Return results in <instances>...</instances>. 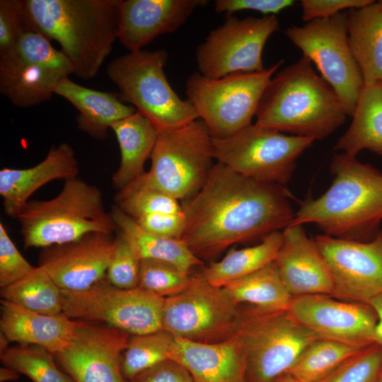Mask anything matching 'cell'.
<instances>
[{
  "mask_svg": "<svg viewBox=\"0 0 382 382\" xmlns=\"http://www.w3.org/2000/svg\"><path fill=\"white\" fill-rule=\"evenodd\" d=\"M290 197L283 185L245 177L216 162L199 191L180 202L185 218L180 239L201 260L233 244L262 239L291 224Z\"/></svg>",
  "mask_w": 382,
  "mask_h": 382,
  "instance_id": "1",
  "label": "cell"
},
{
  "mask_svg": "<svg viewBox=\"0 0 382 382\" xmlns=\"http://www.w3.org/2000/svg\"><path fill=\"white\" fill-rule=\"evenodd\" d=\"M32 30L57 41L82 79L96 76L117 38L120 0H23Z\"/></svg>",
  "mask_w": 382,
  "mask_h": 382,
  "instance_id": "2",
  "label": "cell"
},
{
  "mask_svg": "<svg viewBox=\"0 0 382 382\" xmlns=\"http://www.w3.org/2000/svg\"><path fill=\"white\" fill-rule=\"evenodd\" d=\"M330 168V187L301 202L290 224L313 223L338 238H370L382 220V173L344 153L334 155Z\"/></svg>",
  "mask_w": 382,
  "mask_h": 382,
  "instance_id": "3",
  "label": "cell"
},
{
  "mask_svg": "<svg viewBox=\"0 0 382 382\" xmlns=\"http://www.w3.org/2000/svg\"><path fill=\"white\" fill-rule=\"evenodd\" d=\"M347 114L331 86L302 57L272 76L256 112V124L291 135L323 139Z\"/></svg>",
  "mask_w": 382,
  "mask_h": 382,
  "instance_id": "4",
  "label": "cell"
},
{
  "mask_svg": "<svg viewBox=\"0 0 382 382\" xmlns=\"http://www.w3.org/2000/svg\"><path fill=\"white\" fill-rule=\"evenodd\" d=\"M16 219L25 249L62 245L91 233L112 234L117 230L100 190L78 177L65 180L52 199L28 201Z\"/></svg>",
  "mask_w": 382,
  "mask_h": 382,
  "instance_id": "5",
  "label": "cell"
},
{
  "mask_svg": "<svg viewBox=\"0 0 382 382\" xmlns=\"http://www.w3.org/2000/svg\"><path fill=\"white\" fill-rule=\"evenodd\" d=\"M168 53L164 50L129 52L107 66V74L119 89L124 103L132 105L158 129H170L197 120L190 102L180 98L164 71Z\"/></svg>",
  "mask_w": 382,
  "mask_h": 382,
  "instance_id": "6",
  "label": "cell"
},
{
  "mask_svg": "<svg viewBox=\"0 0 382 382\" xmlns=\"http://www.w3.org/2000/svg\"><path fill=\"white\" fill-rule=\"evenodd\" d=\"M150 158L149 170L134 180L185 201L199 191L214 165L212 137L197 120L159 130Z\"/></svg>",
  "mask_w": 382,
  "mask_h": 382,
  "instance_id": "7",
  "label": "cell"
},
{
  "mask_svg": "<svg viewBox=\"0 0 382 382\" xmlns=\"http://www.w3.org/2000/svg\"><path fill=\"white\" fill-rule=\"evenodd\" d=\"M246 362L247 382H274L288 374L303 351L320 337L286 311L242 309L238 332Z\"/></svg>",
  "mask_w": 382,
  "mask_h": 382,
  "instance_id": "8",
  "label": "cell"
},
{
  "mask_svg": "<svg viewBox=\"0 0 382 382\" xmlns=\"http://www.w3.org/2000/svg\"><path fill=\"white\" fill-rule=\"evenodd\" d=\"M260 71L211 79L195 72L186 82L187 100L212 138L230 137L252 124L268 83L283 63Z\"/></svg>",
  "mask_w": 382,
  "mask_h": 382,
  "instance_id": "9",
  "label": "cell"
},
{
  "mask_svg": "<svg viewBox=\"0 0 382 382\" xmlns=\"http://www.w3.org/2000/svg\"><path fill=\"white\" fill-rule=\"evenodd\" d=\"M212 140L217 162L245 177L280 185L290 180L296 160L314 141L256 123L230 137Z\"/></svg>",
  "mask_w": 382,
  "mask_h": 382,
  "instance_id": "10",
  "label": "cell"
},
{
  "mask_svg": "<svg viewBox=\"0 0 382 382\" xmlns=\"http://www.w3.org/2000/svg\"><path fill=\"white\" fill-rule=\"evenodd\" d=\"M347 23V12H341L302 25H291L284 33L301 50L303 57L315 64L347 115L352 117L364 81L349 45Z\"/></svg>",
  "mask_w": 382,
  "mask_h": 382,
  "instance_id": "11",
  "label": "cell"
},
{
  "mask_svg": "<svg viewBox=\"0 0 382 382\" xmlns=\"http://www.w3.org/2000/svg\"><path fill=\"white\" fill-rule=\"evenodd\" d=\"M62 312L76 320L110 325L130 335L162 330L165 298L140 286L121 289L105 277L81 291L61 289Z\"/></svg>",
  "mask_w": 382,
  "mask_h": 382,
  "instance_id": "12",
  "label": "cell"
},
{
  "mask_svg": "<svg viewBox=\"0 0 382 382\" xmlns=\"http://www.w3.org/2000/svg\"><path fill=\"white\" fill-rule=\"evenodd\" d=\"M242 308L224 287L214 286L199 274L192 276L182 292L165 298L162 328L175 337L216 343L235 336Z\"/></svg>",
  "mask_w": 382,
  "mask_h": 382,
  "instance_id": "13",
  "label": "cell"
},
{
  "mask_svg": "<svg viewBox=\"0 0 382 382\" xmlns=\"http://www.w3.org/2000/svg\"><path fill=\"white\" fill-rule=\"evenodd\" d=\"M276 16L238 18L226 16L196 50L199 72L219 79L235 73L264 70L262 51L268 38L279 29Z\"/></svg>",
  "mask_w": 382,
  "mask_h": 382,
  "instance_id": "14",
  "label": "cell"
},
{
  "mask_svg": "<svg viewBox=\"0 0 382 382\" xmlns=\"http://www.w3.org/2000/svg\"><path fill=\"white\" fill-rule=\"evenodd\" d=\"M314 241L332 276V296L369 304L382 293V231L367 242L325 234Z\"/></svg>",
  "mask_w": 382,
  "mask_h": 382,
  "instance_id": "15",
  "label": "cell"
},
{
  "mask_svg": "<svg viewBox=\"0 0 382 382\" xmlns=\"http://www.w3.org/2000/svg\"><path fill=\"white\" fill-rule=\"evenodd\" d=\"M288 311L322 339L358 349L376 343L377 316L369 304L310 294L293 296Z\"/></svg>",
  "mask_w": 382,
  "mask_h": 382,
  "instance_id": "16",
  "label": "cell"
},
{
  "mask_svg": "<svg viewBox=\"0 0 382 382\" xmlns=\"http://www.w3.org/2000/svg\"><path fill=\"white\" fill-rule=\"evenodd\" d=\"M70 345L54 355L74 382H128L121 369L130 337L110 325L78 320Z\"/></svg>",
  "mask_w": 382,
  "mask_h": 382,
  "instance_id": "17",
  "label": "cell"
},
{
  "mask_svg": "<svg viewBox=\"0 0 382 382\" xmlns=\"http://www.w3.org/2000/svg\"><path fill=\"white\" fill-rule=\"evenodd\" d=\"M115 245V237L91 233L64 244L43 248L41 267L60 289H86L106 276Z\"/></svg>",
  "mask_w": 382,
  "mask_h": 382,
  "instance_id": "18",
  "label": "cell"
},
{
  "mask_svg": "<svg viewBox=\"0 0 382 382\" xmlns=\"http://www.w3.org/2000/svg\"><path fill=\"white\" fill-rule=\"evenodd\" d=\"M206 0H120L117 38L129 52L182 26Z\"/></svg>",
  "mask_w": 382,
  "mask_h": 382,
  "instance_id": "19",
  "label": "cell"
},
{
  "mask_svg": "<svg viewBox=\"0 0 382 382\" xmlns=\"http://www.w3.org/2000/svg\"><path fill=\"white\" fill-rule=\"evenodd\" d=\"M274 262L292 296H332L333 282L328 266L302 224H290L283 229L282 243Z\"/></svg>",
  "mask_w": 382,
  "mask_h": 382,
  "instance_id": "20",
  "label": "cell"
},
{
  "mask_svg": "<svg viewBox=\"0 0 382 382\" xmlns=\"http://www.w3.org/2000/svg\"><path fill=\"white\" fill-rule=\"evenodd\" d=\"M170 359L185 366L195 382H247L245 357L238 334L216 343L175 337Z\"/></svg>",
  "mask_w": 382,
  "mask_h": 382,
  "instance_id": "21",
  "label": "cell"
},
{
  "mask_svg": "<svg viewBox=\"0 0 382 382\" xmlns=\"http://www.w3.org/2000/svg\"><path fill=\"white\" fill-rule=\"evenodd\" d=\"M79 164L73 148L66 143L52 146L45 158L29 168L0 170V195L5 213L16 219L29 197L46 183L76 178Z\"/></svg>",
  "mask_w": 382,
  "mask_h": 382,
  "instance_id": "22",
  "label": "cell"
},
{
  "mask_svg": "<svg viewBox=\"0 0 382 382\" xmlns=\"http://www.w3.org/2000/svg\"><path fill=\"white\" fill-rule=\"evenodd\" d=\"M78 324L64 313L43 314L1 300V333L10 342L40 346L56 355L70 345Z\"/></svg>",
  "mask_w": 382,
  "mask_h": 382,
  "instance_id": "23",
  "label": "cell"
},
{
  "mask_svg": "<svg viewBox=\"0 0 382 382\" xmlns=\"http://www.w3.org/2000/svg\"><path fill=\"white\" fill-rule=\"evenodd\" d=\"M65 76L12 52L0 54V93L16 107L28 108L49 100L57 82Z\"/></svg>",
  "mask_w": 382,
  "mask_h": 382,
  "instance_id": "24",
  "label": "cell"
},
{
  "mask_svg": "<svg viewBox=\"0 0 382 382\" xmlns=\"http://www.w3.org/2000/svg\"><path fill=\"white\" fill-rule=\"evenodd\" d=\"M54 93L69 101L79 112L77 127L93 138L103 139L110 125L137 111L122 102L118 93L103 92L80 86L69 76L56 84Z\"/></svg>",
  "mask_w": 382,
  "mask_h": 382,
  "instance_id": "25",
  "label": "cell"
},
{
  "mask_svg": "<svg viewBox=\"0 0 382 382\" xmlns=\"http://www.w3.org/2000/svg\"><path fill=\"white\" fill-rule=\"evenodd\" d=\"M120 151V166L112 176L119 190L144 173V165L151 158L158 130L142 113L136 111L129 117L112 123Z\"/></svg>",
  "mask_w": 382,
  "mask_h": 382,
  "instance_id": "26",
  "label": "cell"
},
{
  "mask_svg": "<svg viewBox=\"0 0 382 382\" xmlns=\"http://www.w3.org/2000/svg\"><path fill=\"white\" fill-rule=\"evenodd\" d=\"M348 38L365 85L382 82V0L348 10Z\"/></svg>",
  "mask_w": 382,
  "mask_h": 382,
  "instance_id": "27",
  "label": "cell"
},
{
  "mask_svg": "<svg viewBox=\"0 0 382 382\" xmlns=\"http://www.w3.org/2000/svg\"><path fill=\"white\" fill-rule=\"evenodd\" d=\"M110 214L117 230L140 260L168 262L189 274L194 267L203 264L180 238L163 236L145 230L117 205L112 208Z\"/></svg>",
  "mask_w": 382,
  "mask_h": 382,
  "instance_id": "28",
  "label": "cell"
},
{
  "mask_svg": "<svg viewBox=\"0 0 382 382\" xmlns=\"http://www.w3.org/2000/svg\"><path fill=\"white\" fill-rule=\"evenodd\" d=\"M335 149L354 157L364 149L382 156V83L364 84L352 122Z\"/></svg>",
  "mask_w": 382,
  "mask_h": 382,
  "instance_id": "29",
  "label": "cell"
},
{
  "mask_svg": "<svg viewBox=\"0 0 382 382\" xmlns=\"http://www.w3.org/2000/svg\"><path fill=\"white\" fill-rule=\"evenodd\" d=\"M282 243V231L270 233L253 246L232 249L219 261L205 267L200 274L211 284L224 287L274 261Z\"/></svg>",
  "mask_w": 382,
  "mask_h": 382,
  "instance_id": "30",
  "label": "cell"
},
{
  "mask_svg": "<svg viewBox=\"0 0 382 382\" xmlns=\"http://www.w3.org/2000/svg\"><path fill=\"white\" fill-rule=\"evenodd\" d=\"M224 289L237 304L264 311H286L293 296L284 284L274 262L259 270L235 280Z\"/></svg>",
  "mask_w": 382,
  "mask_h": 382,
  "instance_id": "31",
  "label": "cell"
},
{
  "mask_svg": "<svg viewBox=\"0 0 382 382\" xmlns=\"http://www.w3.org/2000/svg\"><path fill=\"white\" fill-rule=\"evenodd\" d=\"M1 296L35 312L57 315L63 313L61 289L40 266L15 283L1 289Z\"/></svg>",
  "mask_w": 382,
  "mask_h": 382,
  "instance_id": "32",
  "label": "cell"
},
{
  "mask_svg": "<svg viewBox=\"0 0 382 382\" xmlns=\"http://www.w3.org/2000/svg\"><path fill=\"white\" fill-rule=\"evenodd\" d=\"M361 349L320 338L303 351L288 374L299 382H317Z\"/></svg>",
  "mask_w": 382,
  "mask_h": 382,
  "instance_id": "33",
  "label": "cell"
},
{
  "mask_svg": "<svg viewBox=\"0 0 382 382\" xmlns=\"http://www.w3.org/2000/svg\"><path fill=\"white\" fill-rule=\"evenodd\" d=\"M54 357L50 351L34 345L18 344L0 352L4 366L25 375L33 382H74L58 368Z\"/></svg>",
  "mask_w": 382,
  "mask_h": 382,
  "instance_id": "34",
  "label": "cell"
},
{
  "mask_svg": "<svg viewBox=\"0 0 382 382\" xmlns=\"http://www.w3.org/2000/svg\"><path fill=\"white\" fill-rule=\"evenodd\" d=\"M175 337L165 330L131 335L121 361V369L129 382L139 373L170 359Z\"/></svg>",
  "mask_w": 382,
  "mask_h": 382,
  "instance_id": "35",
  "label": "cell"
},
{
  "mask_svg": "<svg viewBox=\"0 0 382 382\" xmlns=\"http://www.w3.org/2000/svg\"><path fill=\"white\" fill-rule=\"evenodd\" d=\"M115 202L116 205L132 218L145 214L183 212L180 201L137 180L120 190L115 195Z\"/></svg>",
  "mask_w": 382,
  "mask_h": 382,
  "instance_id": "36",
  "label": "cell"
},
{
  "mask_svg": "<svg viewBox=\"0 0 382 382\" xmlns=\"http://www.w3.org/2000/svg\"><path fill=\"white\" fill-rule=\"evenodd\" d=\"M192 276L168 262L141 260L139 286L163 298L176 295L190 284Z\"/></svg>",
  "mask_w": 382,
  "mask_h": 382,
  "instance_id": "37",
  "label": "cell"
},
{
  "mask_svg": "<svg viewBox=\"0 0 382 382\" xmlns=\"http://www.w3.org/2000/svg\"><path fill=\"white\" fill-rule=\"evenodd\" d=\"M382 374V346L372 344L355 353L317 382H376Z\"/></svg>",
  "mask_w": 382,
  "mask_h": 382,
  "instance_id": "38",
  "label": "cell"
},
{
  "mask_svg": "<svg viewBox=\"0 0 382 382\" xmlns=\"http://www.w3.org/2000/svg\"><path fill=\"white\" fill-rule=\"evenodd\" d=\"M105 278L121 289L139 286L141 260L126 238L118 231Z\"/></svg>",
  "mask_w": 382,
  "mask_h": 382,
  "instance_id": "39",
  "label": "cell"
},
{
  "mask_svg": "<svg viewBox=\"0 0 382 382\" xmlns=\"http://www.w3.org/2000/svg\"><path fill=\"white\" fill-rule=\"evenodd\" d=\"M28 30H32L25 16L23 0H1L0 54L11 49Z\"/></svg>",
  "mask_w": 382,
  "mask_h": 382,
  "instance_id": "40",
  "label": "cell"
},
{
  "mask_svg": "<svg viewBox=\"0 0 382 382\" xmlns=\"http://www.w3.org/2000/svg\"><path fill=\"white\" fill-rule=\"evenodd\" d=\"M32 266L8 235L4 224L0 223V287L4 288L28 275Z\"/></svg>",
  "mask_w": 382,
  "mask_h": 382,
  "instance_id": "41",
  "label": "cell"
},
{
  "mask_svg": "<svg viewBox=\"0 0 382 382\" xmlns=\"http://www.w3.org/2000/svg\"><path fill=\"white\" fill-rule=\"evenodd\" d=\"M372 0H302L301 18L308 22L316 19L332 17L345 9H354L371 4Z\"/></svg>",
  "mask_w": 382,
  "mask_h": 382,
  "instance_id": "42",
  "label": "cell"
},
{
  "mask_svg": "<svg viewBox=\"0 0 382 382\" xmlns=\"http://www.w3.org/2000/svg\"><path fill=\"white\" fill-rule=\"evenodd\" d=\"M132 219L145 230L170 238H181L185 227L183 212L145 214Z\"/></svg>",
  "mask_w": 382,
  "mask_h": 382,
  "instance_id": "43",
  "label": "cell"
},
{
  "mask_svg": "<svg viewBox=\"0 0 382 382\" xmlns=\"http://www.w3.org/2000/svg\"><path fill=\"white\" fill-rule=\"evenodd\" d=\"M293 0H216L214 9L218 13L232 15L240 11H255L266 16H276L291 6Z\"/></svg>",
  "mask_w": 382,
  "mask_h": 382,
  "instance_id": "44",
  "label": "cell"
},
{
  "mask_svg": "<svg viewBox=\"0 0 382 382\" xmlns=\"http://www.w3.org/2000/svg\"><path fill=\"white\" fill-rule=\"evenodd\" d=\"M129 382H195L188 370L178 361L168 359L144 370Z\"/></svg>",
  "mask_w": 382,
  "mask_h": 382,
  "instance_id": "45",
  "label": "cell"
},
{
  "mask_svg": "<svg viewBox=\"0 0 382 382\" xmlns=\"http://www.w3.org/2000/svg\"><path fill=\"white\" fill-rule=\"evenodd\" d=\"M369 304L377 316V324L375 332L376 343L382 346V293L371 299Z\"/></svg>",
  "mask_w": 382,
  "mask_h": 382,
  "instance_id": "46",
  "label": "cell"
},
{
  "mask_svg": "<svg viewBox=\"0 0 382 382\" xmlns=\"http://www.w3.org/2000/svg\"><path fill=\"white\" fill-rule=\"evenodd\" d=\"M19 373L12 368L4 366L0 369L1 382L16 381L19 378Z\"/></svg>",
  "mask_w": 382,
  "mask_h": 382,
  "instance_id": "47",
  "label": "cell"
},
{
  "mask_svg": "<svg viewBox=\"0 0 382 382\" xmlns=\"http://www.w3.org/2000/svg\"><path fill=\"white\" fill-rule=\"evenodd\" d=\"M274 382H299V381L296 380L294 377H293L291 375L289 374H286L280 376L279 378H278Z\"/></svg>",
  "mask_w": 382,
  "mask_h": 382,
  "instance_id": "48",
  "label": "cell"
},
{
  "mask_svg": "<svg viewBox=\"0 0 382 382\" xmlns=\"http://www.w3.org/2000/svg\"><path fill=\"white\" fill-rule=\"evenodd\" d=\"M376 382H382V374H381V376H379V378Z\"/></svg>",
  "mask_w": 382,
  "mask_h": 382,
  "instance_id": "49",
  "label": "cell"
},
{
  "mask_svg": "<svg viewBox=\"0 0 382 382\" xmlns=\"http://www.w3.org/2000/svg\"><path fill=\"white\" fill-rule=\"evenodd\" d=\"M382 83V82H381Z\"/></svg>",
  "mask_w": 382,
  "mask_h": 382,
  "instance_id": "50",
  "label": "cell"
}]
</instances>
